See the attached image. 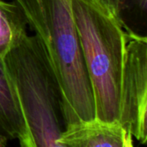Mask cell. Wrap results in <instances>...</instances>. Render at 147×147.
<instances>
[{
  "instance_id": "1",
  "label": "cell",
  "mask_w": 147,
  "mask_h": 147,
  "mask_svg": "<svg viewBox=\"0 0 147 147\" xmlns=\"http://www.w3.org/2000/svg\"><path fill=\"white\" fill-rule=\"evenodd\" d=\"M3 59L27 127L21 147H63L59 143V89L42 39L27 34Z\"/></svg>"
},
{
  "instance_id": "2",
  "label": "cell",
  "mask_w": 147,
  "mask_h": 147,
  "mask_svg": "<svg viewBox=\"0 0 147 147\" xmlns=\"http://www.w3.org/2000/svg\"><path fill=\"white\" fill-rule=\"evenodd\" d=\"M71 9L91 87L95 118L118 121L126 31L95 0H71Z\"/></svg>"
},
{
  "instance_id": "3",
  "label": "cell",
  "mask_w": 147,
  "mask_h": 147,
  "mask_svg": "<svg viewBox=\"0 0 147 147\" xmlns=\"http://www.w3.org/2000/svg\"><path fill=\"white\" fill-rule=\"evenodd\" d=\"M45 34L59 89L60 114L65 125L95 118L94 101L71 0H40Z\"/></svg>"
},
{
  "instance_id": "4",
  "label": "cell",
  "mask_w": 147,
  "mask_h": 147,
  "mask_svg": "<svg viewBox=\"0 0 147 147\" xmlns=\"http://www.w3.org/2000/svg\"><path fill=\"white\" fill-rule=\"evenodd\" d=\"M118 122L140 144L147 140V37L126 32Z\"/></svg>"
},
{
  "instance_id": "5",
  "label": "cell",
  "mask_w": 147,
  "mask_h": 147,
  "mask_svg": "<svg viewBox=\"0 0 147 147\" xmlns=\"http://www.w3.org/2000/svg\"><path fill=\"white\" fill-rule=\"evenodd\" d=\"M126 131L118 121L96 118L66 125L59 143L63 147H123Z\"/></svg>"
},
{
  "instance_id": "6",
  "label": "cell",
  "mask_w": 147,
  "mask_h": 147,
  "mask_svg": "<svg viewBox=\"0 0 147 147\" xmlns=\"http://www.w3.org/2000/svg\"><path fill=\"white\" fill-rule=\"evenodd\" d=\"M26 138L27 127L16 90L0 57V147H6L16 139L21 143Z\"/></svg>"
},
{
  "instance_id": "7",
  "label": "cell",
  "mask_w": 147,
  "mask_h": 147,
  "mask_svg": "<svg viewBox=\"0 0 147 147\" xmlns=\"http://www.w3.org/2000/svg\"><path fill=\"white\" fill-rule=\"evenodd\" d=\"M28 22L21 8L15 2L0 0V57L5 54L27 34Z\"/></svg>"
},
{
  "instance_id": "8",
  "label": "cell",
  "mask_w": 147,
  "mask_h": 147,
  "mask_svg": "<svg viewBox=\"0 0 147 147\" xmlns=\"http://www.w3.org/2000/svg\"><path fill=\"white\" fill-rule=\"evenodd\" d=\"M146 13L147 0H119L118 19L123 28L133 16L138 19V24L142 22L146 26Z\"/></svg>"
},
{
  "instance_id": "9",
  "label": "cell",
  "mask_w": 147,
  "mask_h": 147,
  "mask_svg": "<svg viewBox=\"0 0 147 147\" xmlns=\"http://www.w3.org/2000/svg\"><path fill=\"white\" fill-rule=\"evenodd\" d=\"M97 3L109 11L115 18L118 19V4L119 0H95ZM119 20V19H118ZM120 22V21H119Z\"/></svg>"
},
{
  "instance_id": "10",
  "label": "cell",
  "mask_w": 147,
  "mask_h": 147,
  "mask_svg": "<svg viewBox=\"0 0 147 147\" xmlns=\"http://www.w3.org/2000/svg\"><path fill=\"white\" fill-rule=\"evenodd\" d=\"M123 147H134V143H133V137L131 134H127L126 132L125 136H124V143H123Z\"/></svg>"
},
{
  "instance_id": "11",
  "label": "cell",
  "mask_w": 147,
  "mask_h": 147,
  "mask_svg": "<svg viewBox=\"0 0 147 147\" xmlns=\"http://www.w3.org/2000/svg\"><path fill=\"white\" fill-rule=\"evenodd\" d=\"M37 1H38V2H39V3H40V4H41V3H40V0H37Z\"/></svg>"
}]
</instances>
